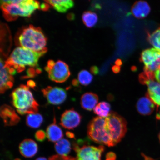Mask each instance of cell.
Returning <instances> with one entry per match:
<instances>
[{"instance_id":"5","label":"cell","mask_w":160,"mask_h":160,"mask_svg":"<svg viewBox=\"0 0 160 160\" xmlns=\"http://www.w3.org/2000/svg\"><path fill=\"white\" fill-rule=\"evenodd\" d=\"M105 118L97 117L92 120L88 127L89 138L98 143L108 146H115L105 128Z\"/></svg>"},{"instance_id":"26","label":"cell","mask_w":160,"mask_h":160,"mask_svg":"<svg viewBox=\"0 0 160 160\" xmlns=\"http://www.w3.org/2000/svg\"><path fill=\"white\" fill-rule=\"evenodd\" d=\"M78 81L82 85L87 86L91 83L93 76L89 72L83 70L80 71L78 76Z\"/></svg>"},{"instance_id":"37","label":"cell","mask_w":160,"mask_h":160,"mask_svg":"<svg viewBox=\"0 0 160 160\" xmlns=\"http://www.w3.org/2000/svg\"><path fill=\"white\" fill-rule=\"evenodd\" d=\"M72 83L73 86H77L78 85V81L77 80H73Z\"/></svg>"},{"instance_id":"33","label":"cell","mask_w":160,"mask_h":160,"mask_svg":"<svg viewBox=\"0 0 160 160\" xmlns=\"http://www.w3.org/2000/svg\"><path fill=\"white\" fill-rule=\"evenodd\" d=\"M28 86L29 88L31 87L32 88H34L36 87V83L34 82L31 81V80H30L28 82Z\"/></svg>"},{"instance_id":"12","label":"cell","mask_w":160,"mask_h":160,"mask_svg":"<svg viewBox=\"0 0 160 160\" xmlns=\"http://www.w3.org/2000/svg\"><path fill=\"white\" fill-rule=\"evenodd\" d=\"M143 85L147 86L148 93L146 94L152 101L157 106H160V83L153 78H148Z\"/></svg>"},{"instance_id":"6","label":"cell","mask_w":160,"mask_h":160,"mask_svg":"<svg viewBox=\"0 0 160 160\" xmlns=\"http://www.w3.org/2000/svg\"><path fill=\"white\" fill-rule=\"evenodd\" d=\"M105 127L115 145L124 137L127 131L126 120L115 112H111L105 118Z\"/></svg>"},{"instance_id":"8","label":"cell","mask_w":160,"mask_h":160,"mask_svg":"<svg viewBox=\"0 0 160 160\" xmlns=\"http://www.w3.org/2000/svg\"><path fill=\"white\" fill-rule=\"evenodd\" d=\"M140 60L145 65V72L154 75L160 68V51L153 48L146 49L142 52Z\"/></svg>"},{"instance_id":"3","label":"cell","mask_w":160,"mask_h":160,"mask_svg":"<svg viewBox=\"0 0 160 160\" xmlns=\"http://www.w3.org/2000/svg\"><path fill=\"white\" fill-rule=\"evenodd\" d=\"M11 97L12 103L19 114L37 113L39 104L28 86L21 85L14 90Z\"/></svg>"},{"instance_id":"19","label":"cell","mask_w":160,"mask_h":160,"mask_svg":"<svg viewBox=\"0 0 160 160\" xmlns=\"http://www.w3.org/2000/svg\"><path fill=\"white\" fill-rule=\"evenodd\" d=\"M53 122L48 127L47 129V137L49 141L57 142L63 137V133L61 128L57 124L55 117Z\"/></svg>"},{"instance_id":"42","label":"cell","mask_w":160,"mask_h":160,"mask_svg":"<svg viewBox=\"0 0 160 160\" xmlns=\"http://www.w3.org/2000/svg\"><path fill=\"white\" fill-rule=\"evenodd\" d=\"M15 160H20L19 159H15Z\"/></svg>"},{"instance_id":"14","label":"cell","mask_w":160,"mask_h":160,"mask_svg":"<svg viewBox=\"0 0 160 160\" xmlns=\"http://www.w3.org/2000/svg\"><path fill=\"white\" fill-rule=\"evenodd\" d=\"M1 88L0 92L1 94L4 93L8 89H11L13 84L14 79L8 69L5 63L1 59Z\"/></svg>"},{"instance_id":"22","label":"cell","mask_w":160,"mask_h":160,"mask_svg":"<svg viewBox=\"0 0 160 160\" xmlns=\"http://www.w3.org/2000/svg\"><path fill=\"white\" fill-rule=\"evenodd\" d=\"M43 122V118L40 114L36 113L28 115L26 123L29 127L37 128L41 126Z\"/></svg>"},{"instance_id":"17","label":"cell","mask_w":160,"mask_h":160,"mask_svg":"<svg viewBox=\"0 0 160 160\" xmlns=\"http://www.w3.org/2000/svg\"><path fill=\"white\" fill-rule=\"evenodd\" d=\"M151 10V8L147 2L139 1L134 3L132 8L131 12L135 17L142 19L148 15Z\"/></svg>"},{"instance_id":"11","label":"cell","mask_w":160,"mask_h":160,"mask_svg":"<svg viewBox=\"0 0 160 160\" xmlns=\"http://www.w3.org/2000/svg\"><path fill=\"white\" fill-rule=\"evenodd\" d=\"M82 117L74 109L66 110L62 115L60 124L63 128L68 129H72L79 125Z\"/></svg>"},{"instance_id":"24","label":"cell","mask_w":160,"mask_h":160,"mask_svg":"<svg viewBox=\"0 0 160 160\" xmlns=\"http://www.w3.org/2000/svg\"><path fill=\"white\" fill-rule=\"evenodd\" d=\"M83 22L88 28H92L96 25L98 21L97 15L93 12H85L82 16Z\"/></svg>"},{"instance_id":"34","label":"cell","mask_w":160,"mask_h":160,"mask_svg":"<svg viewBox=\"0 0 160 160\" xmlns=\"http://www.w3.org/2000/svg\"><path fill=\"white\" fill-rule=\"evenodd\" d=\"M66 135L69 138L74 139L75 138V135L73 133L71 132H67V133H66Z\"/></svg>"},{"instance_id":"15","label":"cell","mask_w":160,"mask_h":160,"mask_svg":"<svg viewBox=\"0 0 160 160\" xmlns=\"http://www.w3.org/2000/svg\"><path fill=\"white\" fill-rule=\"evenodd\" d=\"M20 153L23 157L30 158L34 156L37 153V144L33 140L27 139L22 141L19 146Z\"/></svg>"},{"instance_id":"32","label":"cell","mask_w":160,"mask_h":160,"mask_svg":"<svg viewBox=\"0 0 160 160\" xmlns=\"http://www.w3.org/2000/svg\"><path fill=\"white\" fill-rule=\"evenodd\" d=\"M112 71L116 73H119L121 70V68L119 66L117 65L113 66L112 67Z\"/></svg>"},{"instance_id":"2","label":"cell","mask_w":160,"mask_h":160,"mask_svg":"<svg viewBox=\"0 0 160 160\" xmlns=\"http://www.w3.org/2000/svg\"><path fill=\"white\" fill-rule=\"evenodd\" d=\"M1 4L4 16L9 20L30 17L40 8L39 2L34 0H1Z\"/></svg>"},{"instance_id":"40","label":"cell","mask_w":160,"mask_h":160,"mask_svg":"<svg viewBox=\"0 0 160 160\" xmlns=\"http://www.w3.org/2000/svg\"><path fill=\"white\" fill-rule=\"evenodd\" d=\"M157 119H158L160 121V114L159 113H157V116H156Z\"/></svg>"},{"instance_id":"25","label":"cell","mask_w":160,"mask_h":160,"mask_svg":"<svg viewBox=\"0 0 160 160\" xmlns=\"http://www.w3.org/2000/svg\"><path fill=\"white\" fill-rule=\"evenodd\" d=\"M148 40L152 48L160 51V28L149 34Z\"/></svg>"},{"instance_id":"9","label":"cell","mask_w":160,"mask_h":160,"mask_svg":"<svg viewBox=\"0 0 160 160\" xmlns=\"http://www.w3.org/2000/svg\"><path fill=\"white\" fill-rule=\"evenodd\" d=\"M73 147L77 153V160H101L105 149L103 146L81 145L77 142L73 143Z\"/></svg>"},{"instance_id":"41","label":"cell","mask_w":160,"mask_h":160,"mask_svg":"<svg viewBox=\"0 0 160 160\" xmlns=\"http://www.w3.org/2000/svg\"><path fill=\"white\" fill-rule=\"evenodd\" d=\"M158 138L160 142V131L159 132V133L158 135Z\"/></svg>"},{"instance_id":"1","label":"cell","mask_w":160,"mask_h":160,"mask_svg":"<svg viewBox=\"0 0 160 160\" xmlns=\"http://www.w3.org/2000/svg\"><path fill=\"white\" fill-rule=\"evenodd\" d=\"M47 52H35L22 47H18L13 50L5 62V65L9 68L14 69L20 72L24 71L26 67L37 66L40 58Z\"/></svg>"},{"instance_id":"27","label":"cell","mask_w":160,"mask_h":160,"mask_svg":"<svg viewBox=\"0 0 160 160\" xmlns=\"http://www.w3.org/2000/svg\"><path fill=\"white\" fill-rule=\"evenodd\" d=\"M49 160H77V158L69 156L55 155L50 157Z\"/></svg>"},{"instance_id":"38","label":"cell","mask_w":160,"mask_h":160,"mask_svg":"<svg viewBox=\"0 0 160 160\" xmlns=\"http://www.w3.org/2000/svg\"><path fill=\"white\" fill-rule=\"evenodd\" d=\"M122 64V62L121 60H117V61L116 62V65L119 66L121 65Z\"/></svg>"},{"instance_id":"28","label":"cell","mask_w":160,"mask_h":160,"mask_svg":"<svg viewBox=\"0 0 160 160\" xmlns=\"http://www.w3.org/2000/svg\"><path fill=\"white\" fill-rule=\"evenodd\" d=\"M47 134L43 130H39L37 132L35 135V137L37 141L42 142L44 141L46 138Z\"/></svg>"},{"instance_id":"39","label":"cell","mask_w":160,"mask_h":160,"mask_svg":"<svg viewBox=\"0 0 160 160\" xmlns=\"http://www.w3.org/2000/svg\"><path fill=\"white\" fill-rule=\"evenodd\" d=\"M36 160H49L46 159V158L44 157H40L38 158Z\"/></svg>"},{"instance_id":"18","label":"cell","mask_w":160,"mask_h":160,"mask_svg":"<svg viewBox=\"0 0 160 160\" xmlns=\"http://www.w3.org/2000/svg\"><path fill=\"white\" fill-rule=\"evenodd\" d=\"M98 96L92 92H87L82 95L81 105L82 108L87 111L93 110L98 102Z\"/></svg>"},{"instance_id":"30","label":"cell","mask_w":160,"mask_h":160,"mask_svg":"<svg viewBox=\"0 0 160 160\" xmlns=\"http://www.w3.org/2000/svg\"><path fill=\"white\" fill-rule=\"evenodd\" d=\"M155 79L160 83V68L154 73Z\"/></svg>"},{"instance_id":"31","label":"cell","mask_w":160,"mask_h":160,"mask_svg":"<svg viewBox=\"0 0 160 160\" xmlns=\"http://www.w3.org/2000/svg\"><path fill=\"white\" fill-rule=\"evenodd\" d=\"M91 71L92 73L93 74L97 75L98 73L99 70L98 68L95 66H93L92 67L91 69Z\"/></svg>"},{"instance_id":"23","label":"cell","mask_w":160,"mask_h":160,"mask_svg":"<svg viewBox=\"0 0 160 160\" xmlns=\"http://www.w3.org/2000/svg\"><path fill=\"white\" fill-rule=\"evenodd\" d=\"M111 106L106 102H101L98 104L93 109L94 112L99 117L106 118L110 113Z\"/></svg>"},{"instance_id":"35","label":"cell","mask_w":160,"mask_h":160,"mask_svg":"<svg viewBox=\"0 0 160 160\" xmlns=\"http://www.w3.org/2000/svg\"><path fill=\"white\" fill-rule=\"evenodd\" d=\"M142 155L144 158V160H155L154 159L152 158L148 157V156H146L143 153L142 154Z\"/></svg>"},{"instance_id":"20","label":"cell","mask_w":160,"mask_h":160,"mask_svg":"<svg viewBox=\"0 0 160 160\" xmlns=\"http://www.w3.org/2000/svg\"><path fill=\"white\" fill-rule=\"evenodd\" d=\"M59 13H64L72 8L74 3L72 0H49L45 1Z\"/></svg>"},{"instance_id":"4","label":"cell","mask_w":160,"mask_h":160,"mask_svg":"<svg viewBox=\"0 0 160 160\" xmlns=\"http://www.w3.org/2000/svg\"><path fill=\"white\" fill-rule=\"evenodd\" d=\"M21 47L35 52L47 51V39L40 28L30 25L22 32L18 38Z\"/></svg>"},{"instance_id":"29","label":"cell","mask_w":160,"mask_h":160,"mask_svg":"<svg viewBox=\"0 0 160 160\" xmlns=\"http://www.w3.org/2000/svg\"><path fill=\"white\" fill-rule=\"evenodd\" d=\"M116 155L113 152H109L106 156V160H116Z\"/></svg>"},{"instance_id":"21","label":"cell","mask_w":160,"mask_h":160,"mask_svg":"<svg viewBox=\"0 0 160 160\" xmlns=\"http://www.w3.org/2000/svg\"><path fill=\"white\" fill-rule=\"evenodd\" d=\"M55 148L58 155L68 156L71 151V145L68 140L62 139L56 142Z\"/></svg>"},{"instance_id":"10","label":"cell","mask_w":160,"mask_h":160,"mask_svg":"<svg viewBox=\"0 0 160 160\" xmlns=\"http://www.w3.org/2000/svg\"><path fill=\"white\" fill-rule=\"evenodd\" d=\"M42 91L48 102L51 104H61L67 99V92L65 89L61 88L49 86Z\"/></svg>"},{"instance_id":"7","label":"cell","mask_w":160,"mask_h":160,"mask_svg":"<svg viewBox=\"0 0 160 160\" xmlns=\"http://www.w3.org/2000/svg\"><path fill=\"white\" fill-rule=\"evenodd\" d=\"M45 70L51 81L62 83L65 82L71 75L68 65L63 61L49 60Z\"/></svg>"},{"instance_id":"16","label":"cell","mask_w":160,"mask_h":160,"mask_svg":"<svg viewBox=\"0 0 160 160\" xmlns=\"http://www.w3.org/2000/svg\"><path fill=\"white\" fill-rule=\"evenodd\" d=\"M155 104L150 98L146 95L138 101L137 104V111L140 114L143 116L151 115L154 111Z\"/></svg>"},{"instance_id":"13","label":"cell","mask_w":160,"mask_h":160,"mask_svg":"<svg viewBox=\"0 0 160 160\" xmlns=\"http://www.w3.org/2000/svg\"><path fill=\"white\" fill-rule=\"evenodd\" d=\"M1 116L5 126L17 125L20 118L12 108L7 105H3L1 108Z\"/></svg>"},{"instance_id":"36","label":"cell","mask_w":160,"mask_h":160,"mask_svg":"<svg viewBox=\"0 0 160 160\" xmlns=\"http://www.w3.org/2000/svg\"><path fill=\"white\" fill-rule=\"evenodd\" d=\"M48 5L46 3H43L41 5H40V8L42 10H45L46 9H48Z\"/></svg>"}]
</instances>
